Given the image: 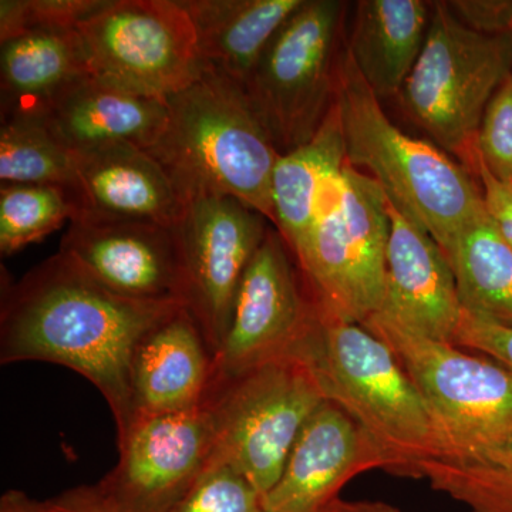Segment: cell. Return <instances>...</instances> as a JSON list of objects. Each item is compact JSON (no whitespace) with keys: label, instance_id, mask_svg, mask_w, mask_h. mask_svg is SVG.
<instances>
[{"label":"cell","instance_id":"5","mask_svg":"<svg viewBox=\"0 0 512 512\" xmlns=\"http://www.w3.org/2000/svg\"><path fill=\"white\" fill-rule=\"evenodd\" d=\"M512 73V35L474 32L431 2L426 43L397 99L404 113L474 174L484 111Z\"/></svg>","mask_w":512,"mask_h":512},{"label":"cell","instance_id":"30","mask_svg":"<svg viewBox=\"0 0 512 512\" xmlns=\"http://www.w3.org/2000/svg\"><path fill=\"white\" fill-rule=\"evenodd\" d=\"M477 153L495 177L512 180V73L484 111L478 128Z\"/></svg>","mask_w":512,"mask_h":512},{"label":"cell","instance_id":"6","mask_svg":"<svg viewBox=\"0 0 512 512\" xmlns=\"http://www.w3.org/2000/svg\"><path fill=\"white\" fill-rule=\"evenodd\" d=\"M389 237L386 192L346 164L320 204L311 234L293 256L320 311L359 325L380 312Z\"/></svg>","mask_w":512,"mask_h":512},{"label":"cell","instance_id":"15","mask_svg":"<svg viewBox=\"0 0 512 512\" xmlns=\"http://www.w3.org/2000/svg\"><path fill=\"white\" fill-rule=\"evenodd\" d=\"M387 208L386 292L376 315L414 335L453 343L463 313L453 269L423 225L389 197Z\"/></svg>","mask_w":512,"mask_h":512},{"label":"cell","instance_id":"31","mask_svg":"<svg viewBox=\"0 0 512 512\" xmlns=\"http://www.w3.org/2000/svg\"><path fill=\"white\" fill-rule=\"evenodd\" d=\"M453 345L494 360L512 375V325L463 308Z\"/></svg>","mask_w":512,"mask_h":512},{"label":"cell","instance_id":"22","mask_svg":"<svg viewBox=\"0 0 512 512\" xmlns=\"http://www.w3.org/2000/svg\"><path fill=\"white\" fill-rule=\"evenodd\" d=\"M348 164L338 103L318 133L302 146L281 154L272 174L274 227L292 256L311 234L320 204Z\"/></svg>","mask_w":512,"mask_h":512},{"label":"cell","instance_id":"36","mask_svg":"<svg viewBox=\"0 0 512 512\" xmlns=\"http://www.w3.org/2000/svg\"><path fill=\"white\" fill-rule=\"evenodd\" d=\"M323 512H407L384 501H346L336 498Z\"/></svg>","mask_w":512,"mask_h":512},{"label":"cell","instance_id":"35","mask_svg":"<svg viewBox=\"0 0 512 512\" xmlns=\"http://www.w3.org/2000/svg\"><path fill=\"white\" fill-rule=\"evenodd\" d=\"M0 512H52L49 501L40 503L25 493L10 490L0 498Z\"/></svg>","mask_w":512,"mask_h":512},{"label":"cell","instance_id":"20","mask_svg":"<svg viewBox=\"0 0 512 512\" xmlns=\"http://www.w3.org/2000/svg\"><path fill=\"white\" fill-rule=\"evenodd\" d=\"M0 117H43L60 94L92 74L77 28L32 30L0 43Z\"/></svg>","mask_w":512,"mask_h":512},{"label":"cell","instance_id":"14","mask_svg":"<svg viewBox=\"0 0 512 512\" xmlns=\"http://www.w3.org/2000/svg\"><path fill=\"white\" fill-rule=\"evenodd\" d=\"M97 284L140 302H183L173 228L140 222L74 220L60 244Z\"/></svg>","mask_w":512,"mask_h":512},{"label":"cell","instance_id":"12","mask_svg":"<svg viewBox=\"0 0 512 512\" xmlns=\"http://www.w3.org/2000/svg\"><path fill=\"white\" fill-rule=\"evenodd\" d=\"M271 225L265 215L237 198L205 194L185 202L173 228L184 306L214 356L227 333L239 282Z\"/></svg>","mask_w":512,"mask_h":512},{"label":"cell","instance_id":"3","mask_svg":"<svg viewBox=\"0 0 512 512\" xmlns=\"http://www.w3.org/2000/svg\"><path fill=\"white\" fill-rule=\"evenodd\" d=\"M336 103L348 164L426 228L447 255L471 225L487 217L476 175L443 148L394 126L343 45Z\"/></svg>","mask_w":512,"mask_h":512},{"label":"cell","instance_id":"4","mask_svg":"<svg viewBox=\"0 0 512 512\" xmlns=\"http://www.w3.org/2000/svg\"><path fill=\"white\" fill-rule=\"evenodd\" d=\"M303 356L326 400L345 410L379 448L387 473L419 478L421 461L437 457L436 436L419 390L390 346L365 326L318 308Z\"/></svg>","mask_w":512,"mask_h":512},{"label":"cell","instance_id":"2","mask_svg":"<svg viewBox=\"0 0 512 512\" xmlns=\"http://www.w3.org/2000/svg\"><path fill=\"white\" fill-rule=\"evenodd\" d=\"M167 103V127L147 151L183 200L228 195L274 225L272 174L281 153L244 87L207 66L200 80Z\"/></svg>","mask_w":512,"mask_h":512},{"label":"cell","instance_id":"25","mask_svg":"<svg viewBox=\"0 0 512 512\" xmlns=\"http://www.w3.org/2000/svg\"><path fill=\"white\" fill-rule=\"evenodd\" d=\"M0 181L59 185L76 195L74 151L43 117H6L0 126Z\"/></svg>","mask_w":512,"mask_h":512},{"label":"cell","instance_id":"21","mask_svg":"<svg viewBox=\"0 0 512 512\" xmlns=\"http://www.w3.org/2000/svg\"><path fill=\"white\" fill-rule=\"evenodd\" d=\"M431 2L362 0L356 3L345 46L377 99L399 97L426 43Z\"/></svg>","mask_w":512,"mask_h":512},{"label":"cell","instance_id":"24","mask_svg":"<svg viewBox=\"0 0 512 512\" xmlns=\"http://www.w3.org/2000/svg\"><path fill=\"white\" fill-rule=\"evenodd\" d=\"M446 258L463 308L512 325V249L488 215L457 239Z\"/></svg>","mask_w":512,"mask_h":512},{"label":"cell","instance_id":"11","mask_svg":"<svg viewBox=\"0 0 512 512\" xmlns=\"http://www.w3.org/2000/svg\"><path fill=\"white\" fill-rule=\"evenodd\" d=\"M316 319L302 272L271 225L239 282L211 384L281 357L302 356Z\"/></svg>","mask_w":512,"mask_h":512},{"label":"cell","instance_id":"13","mask_svg":"<svg viewBox=\"0 0 512 512\" xmlns=\"http://www.w3.org/2000/svg\"><path fill=\"white\" fill-rule=\"evenodd\" d=\"M120 460L97 484L119 512H168L211 466L217 436L204 406L137 414L119 439Z\"/></svg>","mask_w":512,"mask_h":512},{"label":"cell","instance_id":"27","mask_svg":"<svg viewBox=\"0 0 512 512\" xmlns=\"http://www.w3.org/2000/svg\"><path fill=\"white\" fill-rule=\"evenodd\" d=\"M77 214L76 195L59 185L2 184L0 252L10 256L42 241Z\"/></svg>","mask_w":512,"mask_h":512},{"label":"cell","instance_id":"10","mask_svg":"<svg viewBox=\"0 0 512 512\" xmlns=\"http://www.w3.org/2000/svg\"><path fill=\"white\" fill-rule=\"evenodd\" d=\"M77 30L93 76L140 96L167 100L207 69L180 0H107Z\"/></svg>","mask_w":512,"mask_h":512},{"label":"cell","instance_id":"29","mask_svg":"<svg viewBox=\"0 0 512 512\" xmlns=\"http://www.w3.org/2000/svg\"><path fill=\"white\" fill-rule=\"evenodd\" d=\"M107 0H2L0 43L32 30L77 28Z\"/></svg>","mask_w":512,"mask_h":512},{"label":"cell","instance_id":"16","mask_svg":"<svg viewBox=\"0 0 512 512\" xmlns=\"http://www.w3.org/2000/svg\"><path fill=\"white\" fill-rule=\"evenodd\" d=\"M386 461L338 404L325 400L303 424L281 477L262 497L264 512H323L343 485Z\"/></svg>","mask_w":512,"mask_h":512},{"label":"cell","instance_id":"1","mask_svg":"<svg viewBox=\"0 0 512 512\" xmlns=\"http://www.w3.org/2000/svg\"><path fill=\"white\" fill-rule=\"evenodd\" d=\"M183 306L123 298L57 252L3 289L0 362L39 360L80 373L109 403L121 439L136 419L131 362L137 345Z\"/></svg>","mask_w":512,"mask_h":512},{"label":"cell","instance_id":"18","mask_svg":"<svg viewBox=\"0 0 512 512\" xmlns=\"http://www.w3.org/2000/svg\"><path fill=\"white\" fill-rule=\"evenodd\" d=\"M214 353L197 320L180 308L137 345L131 362V390L137 414L188 412L204 404Z\"/></svg>","mask_w":512,"mask_h":512},{"label":"cell","instance_id":"32","mask_svg":"<svg viewBox=\"0 0 512 512\" xmlns=\"http://www.w3.org/2000/svg\"><path fill=\"white\" fill-rule=\"evenodd\" d=\"M453 15L467 28L483 35H512L511 0H453Z\"/></svg>","mask_w":512,"mask_h":512},{"label":"cell","instance_id":"19","mask_svg":"<svg viewBox=\"0 0 512 512\" xmlns=\"http://www.w3.org/2000/svg\"><path fill=\"white\" fill-rule=\"evenodd\" d=\"M168 117L167 100L127 92L89 74L60 94L43 119L79 153L113 144L150 150Z\"/></svg>","mask_w":512,"mask_h":512},{"label":"cell","instance_id":"9","mask_svg":"<svg viewBox=\"0 0 512 512\" xmlns=\"http://www.w3.org/2000/svg\"><path fill=\"white\" fill-rule=\"evenodd\" d=\"M346 10L340 0H305L244 86L281 154L308 143L335 104Z\"/></svg>","mask_w":512,"mask_h":512},{"label":"cell","instance_id":"23","mask_svg":"<svg viewBox=\"0 0 512 512\" xmlns=\"http://www.w3.org/2000/svg\"><path fill=\"white\" fill-rule=\"evenodd\" d=\"M205 66L242 87L269 42L305 0H180Z\"/></svg>","mask_w":512,"mask_h":512},{"label":"cell","instance_id":"26","mask_svg":"<svg viewBox=\"0 0 512 512\" xmlns=\"http://www.w3.org/2000/svg\"><path fill=\"white\" fill-rule=\"evenodd\" d=\"M419 478L467 512H512V439L468 458H430Z\"/></svg>","mask_w":512,"mask_h":512},{"label":"cell","instance_id":"8","mask_svg":"<svg viewBox=\"0 0 512 512\" xmlns=\"http://www.w3.org/2000/svg\"><path fill=\"white\" fill-rule=\"evenodd\" d=\"M326 397L311 363L286 356L211 384L202 406L217 436V460L264 497L281 477L303 424Z\"/></svg>","mask_w":512,"mask_h":512},{"label":"cell","instance_id":"34","mask_svg":"<svg viewBox=\"0 0 512 512\" xmlns=\"http://www.w3.org/2000/svg\"><path fill=\"white\" fill-rule=\"evenodd\" d=\"M52 512H119L97 485H83L49 500Z\"/></svg>","mask_w":512,"mask_h":512},{"label":"cell","instance_id":"33","mask_svg":"<svg viewBox=\"0 0 512 512\" xmlns=\"http://www.w3.org/2000/svg\"><path fill=\"white\" fill-rule=\"evenodd\" d=\"M474 175L480 183L488 218L493 222L501 238L512 249V180H501L495 177L485 167L480 157H477Z\"/></svg>","mask_w":512,"mask_h":512},{"label":"cell","instance_id":"28","mask_svg":"<svg viewBox=\"0 0 512 512\" xmlns=\"http://www.w3.org/2000/svg\"><path fill=\"white\" fill-rule=\"evenodd\" d=\"M168 512H264L262 497L247 478L224 461L212 460L197 483Z\"/></svg>","mask_w":512,"mask_h":512},{"label":"cell","instance_id":"17","mask_svg":"<svg viewBox=\"0 0 512 512\" xmlns=\"http://www.w3.org/2000/svg\"><path fill=\"white\" fill-rule=\"evenodd\" d=\"M74 157V220L140 222L174 228L183 215V197L147 150L113 144L79 151Z\"/></svg>","mask_w":512,"mask_h":512},{"label":"cell","instance_id":"7","mask_svg":"<svg viewBox=\"0 0 512 512\" xmlns=\"http://www.w3.org/2000/svg\"><path fill=\"white\" fill-rule=\"evenodd\" d=\"M365 328L384 340L410 377L433 424L436 458L478 456L512 439V375L483 355L414 335L373 315Z\"/></svg>","mask_w":512,"mask_h":512}]
</instances>
